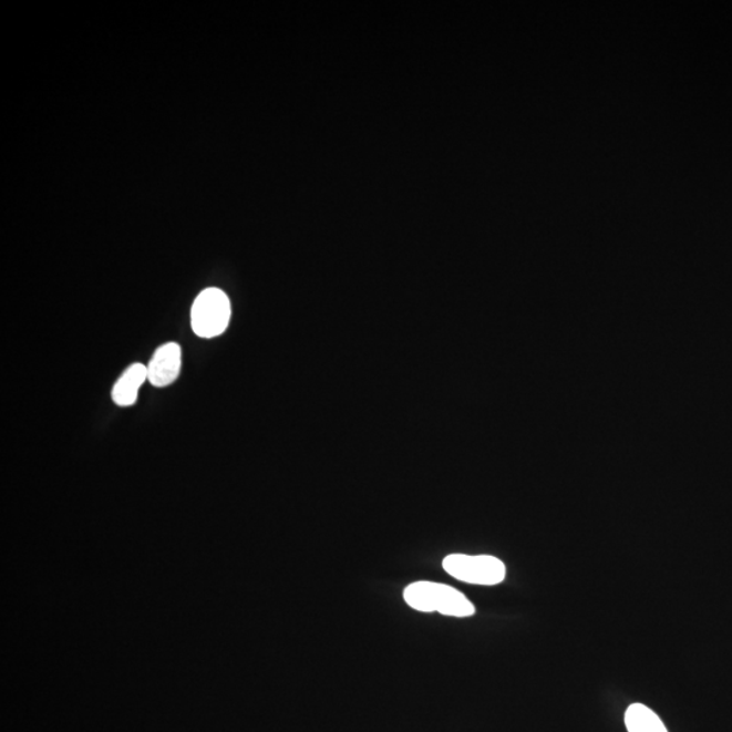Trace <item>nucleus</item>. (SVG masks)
Masks as SVG:
<instances>
[{"label":"nucleus","mask_w":732,"mask_h":732,"mask_svg":"<svg viewBox=\"0 0 732 732\" xmlns=\"http://www.w3.org/2000/svg\"><path fill=\"white\" fill-rule=\"evenodd\" d=\"M183 368V350L178 343L168 342L156 350L147 367L150 383L157 389L168 386L178 379Z\"/></svg>","instance_id":"obj_4"},{"label":"nucleus","mask_w":732,"mask_h":732,"mask_svg":"<svg viewBox=\"0 0 732 732\" xmlns=\"http://www.w3.org/2000/svg\"><path fill=\"white\" fill-rule=\"evenodd\" d=\"M444 570L451 577L470 585L495 586L506 578L505 563L492 555H447Z\"/></svg>","instance_id":"obj_2"},{"label":"nucleus","mask_w":732,"mask_h":732,"mask_svg":"<svg viewBox=\"0 0 732 732\" xmlns=\"http://www.w3.org/2000/svg\"><path fill=\"white\" fill-rule=\"evenodd\" d=\"M626 725L628 732H669L654 711L639 703L628 707Z\"/></svg>","instance_id":"obj_6"},{"label":"nucleus","mask_w":732,"mask_h":732,"mask_svg":"<svg viewBox=\"0 0 732 732\" xmlns=\"http://www.w3.org/2000/svg\"><path fill=\"white\" fill-rule=\"evenodd\" d=\"M231 319V302L223 290L208 288L197 296L192 307V328L196 336L215 338L227 330Z\"/></svg>","instance_id":"obj_3"},{"label":"nucleus","mask_w":732,"mask_h":732,"mask_svg":"<svg viewBox=\"0 0 732 732\" xmlns=\"http://www.w3.org/2000/svg\"><path fill=\"white\" fill-rule=\"evenodd\" d=\"M404 602L422 614H441L450 617H470L476 614L475 605L450 585L420 580L403 591Z\"/></svg>","instance_id":"obj_1"},{"label":"nucleus","mask_w":732,"mask_h":732,"mask_svg":"<svg viewBox=\"0 0 732 732\" xmlns=\"http://www.w3.org/2000/svg\"><path fill=\"white\" fill-rule=\"evenodd\" d=\"M148 379L147 367L137 362L132 364L117 380L112 390L113 402L121 408H128L137 401L138 390Z\"/></svg>","instance_id":"obj_5"}]
</instances>
